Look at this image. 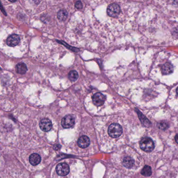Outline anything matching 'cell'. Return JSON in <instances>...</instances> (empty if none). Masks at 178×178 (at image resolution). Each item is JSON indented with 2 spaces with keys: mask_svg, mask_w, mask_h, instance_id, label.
I'll list each match as a JSON object with an SVG mask.
<instances>
[{
  "mask_svg": "<svg viewBox=\"0 0 178 178\" xmlns=\"http://www.w3.org/2000/svg\"><path fill=\"white\" fill-rule=\"evenodd\" d=\"M108 132L113 138H117L122 134V127L119 124L113 123L109 126Z\"/></svg>",
  "mask_w": 178,
  "mask_h": 178,
  "instance_id": "6da1fadb",
  "label": "cell"
},
{
  "mask_svg": "<svg viewBox=\"0 0 178 178\" xmlns=\"http://www.w3.org/2000/svg\"><path fill=\"white\" fill-rule=\"evenodd\" d=\"M141 148L146 152H151L154 148V143L151 138L144 137L140 142Z\"/></svg>",
  "mask_w": 178,
  "mask_h": 178,
  "instance_id": "7a4b0ae2",
  "label": "cell"
},
{
  "mask_svg": "<svg viewBox=\"0 0 178 178\" xmlns=\"http://www.w3.org/2000/svg\"><path fill=\"white\" fill-rule=\"evenodd\" d=\"M21 41V37L18 34H12L6 39V44L10 47H15L18 45Z\"/></svg>",
  "mask_w": 178,
  "mask_h": 178,
  "instance_id": "3957f363",
  "label": "cell"
},
{
  "mask_svg": "<svg viewBox=\"0 0 178 178\" xmlns=\"http://www.w3.org/2000/svg\"><path fill=\"white\" fill-rule=\"evenodd\" d=\"M120 7L117 4H112L108 7L107 13L110 17H116L118 16L120 13Z\"/></svg>",
  "mask_w": 178,
  "mask_h": 178,
  "instance_id": "277c9868",
  "label": "cell"
},
{
  "mask_svg": "<svg viewBox=\"0 0 178 178\" xmlns=\"http://www.w3.org/2000/svg\"><path fill=\"white\" fill-rule=\"evenodd\" d=\"M75 123V119L71 115H67L63 118L62 120V126L63 128L68 129L73 127Z\"/></svg>",
  "mask_w": 178,
  "mask_h": 178,
  "instance_id": "5b68a950",
  "label": "cell"
},
{
  "mask_svg": "<svg viewBox=\"0 0 178 178\" xmlns=\"http://www.w3.org/2000/svg\"><path fill=\"white\" fill-rule=\"evenodd\" d=\"M93 103L96 106H101L103 105L106 100L105 95L101 92H97L93 95L92 97Z\"/></svg>",
  "mask_w": 178,
  "mask_h": 178,
  "instance_id": "8992f818",
  "label": "cell"
},
{
  "mask_svg": "<svg viewBox=\"0 0 178 178\" xmlns=\"http://www.w3.org/2000/svg\"><path fill=\"white\" fill-rule=\"evenodd\" d=\"M56 172L58 175L60 176H65L69 172V165L66 163H60L56 167Z\"/></svg>",
  "mask_w": 178,
  "mask_h": 178,
  "instance_id": "52a82bcc",
  "label": "cell"
},
{
  "mask_svg": "<svg viewBox=\"0 0 178 178\" xmlns=\"http://www.w3.org/2000/svg\"><path fill=\"white\" fill-rule=\"evenodd\" d=\"M40 128L44 132H48L52 129V124L51 121L48 119L41 120L39 124Z\"/></svg>",
  "mask_w": 178,
  "mask_h": 178,
  "instance_id": "ba28073f",
  "label": "cell"
},
{
  "mask_svg": "<svg viewBox=\"0 0 178 178\" xmlns=\"http://www.w3.org/2000/svg\"><path fill=\"white\" fill-rule=\"evenodd\" d=\"M90 140L88 136L83 135L80 137L78 141V145L82 148H85L89 146Z\"/></svg>",
  "mask_w": 178,
  "mask_h": 178,
  "instance_id": "9c48e42d",
  "label": "cell"
},
{
  "mask_svg": "<svg viewBox=\"0 0 178 178\" xmlns=\"http://www.w3.org/2000/svg\"><path fill=\"white\" fill-rule=\"evenodd\" d=\"M41 160V158L38 154H32L29 157V162L33 165H38Z\"/></svg>",
  "mask_w": 178,
  "mask_h": 178,
  "instance_id": "30bf717a",
  "label": "cell"
},
{
  "mask_svg": "<svg viewBox=\"0 0 178 178\" xmlns=\"http://www.w3.org/2000/svg\"><path fill=\"white\" fill-rule=\"evenodd\" d=\"M122 164L125 167L128 169H131L135 165L134 160L130 157H124L122 160Z\"/></svg>",
  "mask_w": 178,
  "mask_h": 178,
  "instance_id": "8fae6325",
  "label": "cell"
},
{
  "mask_svg": "<svg viewBox=\"0 0 178 178\" xmlns=\"http://www.w3.org/2000/svg\"><path fill=\"white\" fill-rule=\"evenodd\" d=\"M173 71H174V67L170 63H165L162 66V72L165 75L170 74L172 73Z\"/></svg>",
  "mask_w": 178,
  "mask_h": 178,
  "instance_id": "7c38bea8",
  "label": "cell"
},
{
  "mask_svg": "<svg viewBox=\"0 0 178 178\" xmlns=\"http://www.w3.org/2000/svg\"><path fill=\"white\" fill-rule=\"evenodd\" d=\"M17 73L20 74H24L27 71V65L25 63H18L16 66Z\"/></svg>",
  "mask_w": 178,
  "mask_h": 178,
  "instance_id": "4fadbf2b",
  "label": "cell"
},
{
  "mask_svg": "<svg viewBox=\"0 0 178 178\" xmlns=\"http://www.w3.org/2000/svg\"><path fill=\"white\" fill-rule=\"evenodd\" d=\"M137 110V113L139 115V118L143 125L145 126H149L151 124L149 120L147 119V118L145 117V116L143 115L140 111H139L138 110Z\"/></svg>",
  "mask_w": 178,
  "mask_h": 178,
  "instance_id": "5bb4252c",
  "label": "cell"
},
{
  "mask_svg": "<svg viewBox=\"0 0 178 178\" xmlns=\"http://www.w3.org/2000/svg\"><path fill=\"white\" fill-rule=\"evenodd\" d=\"M152 174V171L151 167L149 165H145L143 168V169L141 171V174L145 177H149L151 176Z\"/></svg>",
  "mask_w": 178,
  "mask_h": 178,
  "instance_id": "9a60e30c",
  "label": "cell"
},
{
  "mask_svg": "<svg viewBox=\"0 0 178 178\" xmlns=\"http://www.w3.org/2000/svg\"><path fill=\"white\" fill-rule=\"evenodd\" d=\"M68 16V13L66 10H62L58 12L57 14V18L61 21H64L66 19Z\"/></svg>",
  "mask_w": 178,
  "mask_h": 178,
  "instance_id": "2e32d148",
  "label": "cell"
},
{
  "mask_svg": "<svg viewBox=\"0 0 178 178\" xmlns=\"http://www.w3.org/2000/svg\"><path fill=\"white\" fill-rule=\"evenodd\" d=\"M79 75L77 71H71L68 74V78L69 80L72 82H75L78 78Z\"/></svg>",
  "mask_w": 178,
  "mask_h": 178,
  "instance_id": "e0dca14e",
  "label": "cell"
},
{
  "mask_svg": "<svg viewBox=\"0 0 178 178\" xmlns=\"http://www.w3.org/2000/svg\"><path fill=\"white\" fill-rule=\"evenodd\" d=\"M169 124L166 122H160L157 124V127L158 129L162 130H165L169 128Z\"/></svg>",
  "mask_w": 178,
  "mask_h": 178,
  "instance_id": "ac0fdd59",
  "label": "cell"
},
{
  "mask_svg": "<svg viewBox=\"0 0 178 178\" xmlns=\"http://www.w3.org/2000/svg\"><path fill=\"white\" fill-rule=\"evenodd\" d=\"M75 7L78 10H81L83 7V4L81 1H77V2L75 4Z\"/></svg>",
  "mask_w": 178,
  "mask_h": 178,
  "instance_id": "d6986e66",
  "label": "cell"
},
{
  "mask_svg": "<svg viewBox=\"0 0 178 178\" xmlns=\"http://www.w3.org/2000/svg\"><path fill=\"white\" fill-rule=\"evenodd\" d=\"M174 139H175V140H176V142L178 144V134H177L175 136Z\"/></svg>",
  "mask_w": 178,
  "mask_h": 178,
  "instance_id": "ffe728a7",
  "label": "cell"
},
{
  "mask_svg": "<svg viewBox=\"0 0 178 178\" xmlns=\"http://www.w3.org/2000/svg\"><path fill=\"white\" fill-rule=\"evenodd\" d=\"M176 92H177V95H178V88H177V89Z\"/></svg>",
  "mask_w": 178,
  "mask_h": 178,
  "instance_id": "44dd1931",
  "label": "cell"
}]
</instances>
